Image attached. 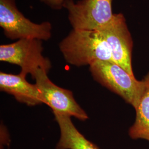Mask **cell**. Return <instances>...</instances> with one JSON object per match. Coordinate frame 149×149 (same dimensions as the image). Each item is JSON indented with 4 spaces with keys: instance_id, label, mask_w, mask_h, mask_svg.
Segmentation results:
<instances>
[{
    "instance_id": "6da1fadb",
    "label": "cell",
    "mask_w": 149,
    "mask_h": 149,
    "mask_svg": "<svg viewBox=\"0 0 149 149\" xmlns=\"http://www.w3.org/2000/svg\"><path fill=\"white\" fill-rule=\"evenodd\" d=\"M59 49L66 62L76 67L97 61L113 62L110 47L97 30L72 29L59 43Z\"/></svg>"
},
{
    "instance_id": "7a4b0ae2",
    "label": "cell",
    "mask_w": 149,
    "mask_h": 149,
    "mask_svg": "<svg viewBox=\"0 0 149 149\" xmlns=\"http://www.w3.org/2000/svg\"><path fill=\"white\" fill-rule=\"evenodd\" d=\"M95 81L120 96L135 108L141 96L144 83L136 80L114 62L97 61L89 66Z\"/></svg>"
},
{
    "instance_id": "3957f363",
    "label": "cell",
    "mask_w": 149,
    "mask_h": 149,
    "mask_svg": "<svg viewBox=\"0 0 149 149\" xmlns=\"http://www.w3.org/2000/svg\"><path fill=\"white\" fill-rule=\"evenodd\" d=\"M0 27L6 37L12 40L47 41L52 36L53 27L50 22L38 24L31 21L18 10L16 0H0Z\"/></svg>"
},
{
    "instance_id": "277c9868",
    "label": "cell",
    "mask_w": 149,
    "mask_h": 149,
    "mask_svg": "<svg viewBox=\"0 0 149 149\" xmlns=\"http://www.w3.org/2000/svg\"><path fill=\"white\" fill-rule=\"evenodd\" d=\"M43 43L35 39H23L15 43L0 46V61L21 67L22 74L34 79L39 70L49 72L52 68L50 60L43 55Z\"/></svg>"
},
{
    "instance_id": "5b68a950",
    "label": "cell",
    "mask_w": 149,
    "mask_h": 149,
    "mask_svg": "<svg viewBox=\"0 0 149 149\" xmlns=\"http://www.w3.org/2000/svg\"><path fill=\"white\" fill-rule=\"evenodd\" d=\"M112 0H66L63 7L68 12V19L74 29L98 30L112 19Z\"/></svg>"
},
{
    "instance_id": "8992f818",
    "label": "cell",
    "mask_w": 149,
    "mask_h": 149,
    "mask_svg": "<svg viewBox=\"0 0 149 149\" xmlns=\"http://www.w3.org/2000/svg\"><path fill=\"white\" fill-rule=\"evenodd\" d=\"M48 73L44 70H39L34 79L43 103L49 107L53 113L74 117L81 121L87 120V114L76 101L73 93L54 84L48 77Z\"/></svg>"
},
{
    "instance_id": "52a82bcc",
    "label": "cell",
    "mask_w": 149,
    "mask_h": 149,
    "mask_svg": "<svg viewBox=\"0 0 149 149\" xmlns=\"http://www.w3.org/2000/svg\"><path fill=\"white\" fill-rule=\"evenodd\" d=\"M97 31L101 32L109 44L113 62L134 75L132 61L133 43L124 15L114 14L111 21Z\"/></svg>"
},
{
    "instance_id": "ba28073f",
    "label": "cell",
    "mask_w": 149,
    "mask_h": 149,
    "mask_svg": "<svg viewBox=\"0 0 149 149\" xmlns=\"http://www.w3.org/2000/svg\"><path fill=\"white\" fill-rule=\"evenodd\" d=\"M26 76L0 72V90L14 96L16 100L29 106L43 103L41 94L36 84L27 81Z\"/></svg>"
},
{
    "instance_id": "9c48e42d",
    "label": "cell",
    "mask_w": 149,
    "mask_h": 149,
    "mask_svg": "<svg viewBox=\"0 0 149 149\" xmlns=\"http://www.w3.org/2000/svg\"><path fill=\"white\" fill-rule=\"evenodd\" d=\"M53 113L60 132L56 149H100L80 133L72 122L71 117L58 113Z\"/></svg>"
},
{
    "instance_id": "30bf717a",
    "label": "cell",
    "mask_w": 149,
    "mask_h": 149,
    "mask_svg": "<svg viewBox=\"0 0 149 149\" xmlns=\"http://www.w3.org/2000/svg\"><path fill=\"white\" fill-rule=\"evenodd\" d=\"M143 91L135 108V123L130 128L129 134L133 139H142L149 141V72L144 79Z\"/></svg>"
},
{
    "instance_id": "8fae6325",
    "label": "cell",
    "mask_w": 149,
    "mask_h": 149,
    "mask_svg": "<svg viewBox=\"0 0 149 149\" xmlns=\"http://www.w3.org/2000/svg\"><path fill=\"white\" fill-rule=\"evenodd\" d=\"M46 5L49 6L50 8L59 10L63 7L64 2L66 0H40Z\"/></svg>"
}]
</instances>
